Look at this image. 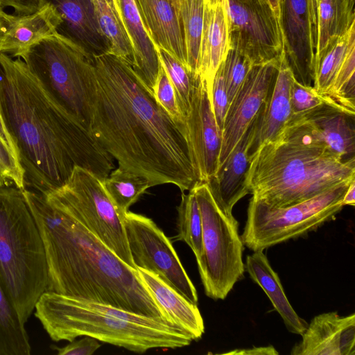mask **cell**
Wrapping results in <instances>:
<instances>
[{
	"label": "cell",
	"mask_w": 355,
	"mask_h": 355,
	"mask_svg": "<svg viewBox=\"0 0 355 355\" xmlns=\"http://www.w3.org/2000/svg\"><path fill=\"white\" fill-rule=\"evenodd\" d=\"M92 60V135L119 167L146 178L152 187L191 189L198 179L185 128L159 105L127 60L110 53Z\"/></svg>",
	"instance_id": "6da1fadb"
},
{
	"label": "cell",
	"mask_w": 355,
	"mask_h": 355,
	"mask_svg": "<svg viewBox=\"0 0 355 355\" xmlns=\"http://www.w3.org/2000/svg\"><path fill=\"white\" fill-rule=\"evenodd\" d=\"M0 116L23 171L25 189L50 193L68 181L76 166L102 180L114 169L112 157L49 98L25 62L2 53Z\"/></svg>",
	"instance_id": "7a4b0ae2"
},
{
	"label": "cell",
	"mask_w": 355,
	"mask_h": 355,
	"mask_svg": "<svg viewBox=\"0 0 355 355\" xmlns=\"http://www.w3.org/2000/svg\"><path fill=\"white\" fill-rule=\"evenodd\" d=\"M22 191L44 246L46 291L174 323L156 302L137 268L126 264L93 233L48 202L42 193L27 189Z\"/></svg>",
	"instance_id": "3957f363"
},
{
	"label": "cell",
	"mask_w": 355,
	"mask_h": 355,
	"mask_svg": "<svg viewBox=\"0 0 355 355\" xmlns=\"http://www.w3.org/2000/svg\"><path fill=\"white\" fill-rule=\"evenodd\" d=\"M355 180V158L344 159L289 120L250 157L246 185L252 198L285 207Z\"/></svg>",
	"instance_id": "277c9868"
},
{
	"label": "cell",
	"mask_w": 355,
	"mask_h": 355,
	"mask_svg": "<svg viewBox=\"0 0 355 355\" xmlns=\"http://www.w3.org/2000/svg\"><path fill=\"white\" fill-rule=\"evenodd\" d=\"M35 315L50 338L71 342L90 336L133 352L150 349H177L191 344V336L180 326L110 305L44 292Z\"/></svg>",
	"instance_id": "5b68a950"
},
{
	"label": "cell",
	"mask_w": 355,
	"mask_h": 355,
	"mask_svg": "<svg viewBox=\"0 0 355 355\" xmlns=\"http://www.w3.org/2000/svg\"><path fill=\"white\" fill-rule=\"evenodd\" d=\"M0 281L21 322L48 285L44 243L21 189L0 187Z\"/></svg>",
	"instance_id": "8992f818"
},
{
	"label": "cell",
	"mask_w": 355,
	"mask_h": 355,
	"mask_svg": "<svg viewBox=\"0 0 355 355\" xmlns=\"http://www.w3.org/2000/svg\"><path fill=\"white\" fill-rule=\"evenodd\" d=\"M18 58L49 98L89 131L95 80L92 56L54 35L37 42Z\"/></svg>",
	"instance_id": "52a82bcc"
},
{
	"label": "cell",
	"mask_w": 355,
	"mask_h": 355,
	"mask_svg": "<svg viewBox=\"0 0 355 355\" xmlns=\"http://www.w3.org/2000/svg\"><path fill=\"white\" fill-rule=\"evenodd\" d=\"M192 189L202 222V253L196 259L198 271L206 295L224 300L244 276V245L239 223L218 207L206 182H197Z\"/></svg>",
	"instance_id": "ba28073f"
},
{
	"label": "cell",
	"mask_w": 355,
	"mask_h": 355,
	"mask_svg": "<svg viewBox=\"0 0 355 355\" xmlns=\"http://www.w3.org/2000/svg\"><path fill=\"white\" fill-rule=\"evenodd\" d=\"M352 182L285 207H271L251 198L241 235L243 245L253 252L263 251L315 230L343 209V199Z\"/></svg>",
	"instance_id": "9c48e42d"
},
{
	"label": "cell",
	"mask_w": 355,
	"mask_h": 355,
	"mask_svg": "<svg viewBox=\"0 0 355 355\" xmlns=\"http://www.w3.org/2000/svg\"><path fill=\"white\" fill-rule=\"evenodd\" d=\"M43 196L51 204L85 226L126 264L137 268L123 223L104 189L102 180L95 174L76 166L62 187Z\"/></svg>",
	"instance_id": "30bf717a"
},
{
	"label": "cell",
	"mask_w": 355,
	"mask_h": 355,
	"mask_svg": "<svg viewBox=\"0 0 355 355\" xmlns=\"http://www.w3.org/2000/svg\"><path fill=\"white\" fill-rule=\"evenodd\" d=\"M121 221L135 266L155 273L187 300L197 304V291L164 232L152 219L130 211Z\"/></svg>",
	"instance_id": "8fae6325"
},
{
	"label": "cell",
	"mask_w": 355,
	"mask_h": 355,
	"mask_svg": "<svg viewBox=\"0 0 355 355\" xmlns=\"http://www.w3.org/2000/svg\"><path fill=\"white\" fill-rule=\"evenodd\" d=\"M231 44L252 66L280 59L283 44L279 19L264 0H228Z\"/></svg>",
	"instance_id": "7c38bea8"
},
{
	"label": "cell",
	"mask_w": 355,
	"mask_h": 355,
	"mask_svg": "<svg viewBox=\"0 0 355 355\" xmlns=\"http://www.w3.org/2000/svg\"><path fill=\"white\" fill-rule=\"evenodd\" d=\"M184 128L198 182H207L218 168L222 138L206 81L200 76L194 83Z\"/></svg>",
	"instance_id": "4fadbf2b"
},
{
	"label": "cell",
	"mask_w": 355,
	"mask_h": 355,
	"mask_svg": "<svg viewBox=\"0 0 355 355\" xmlns=\"http://www.w3.org/2000/svg\"><path fill=\"white\" fill-rule=\"evenodd\" d=\"M282 58L252 66L229 103L221 132L218 167L225 162L257 118L266 98Z\"/></svg>",
	"instance_id": "5bb4252c"
},
{
	"label": "cell",
	"mask_w": 355,
	"mask_h": 355,
	"mask_svg": "<svg viewBox=\"0 0 355 355\" xmlns=\"http://www.w3.org/2000/svg\"><path fill=\"white\" fill-rule=\"evenodd\" d=\"M312 86L355 115V25L314 60Z\"/></svg>",
	"instance_id": "9a60e30c"
},
{
	"label": "cell",
	"mask_w": 355,
	"mask_h": 355,
	"mask_svg": "<svg viewBox=\"0 0 355 355\" xmlns=\"http://www.w3.org/2000/svg\"><path fill=\"white\" fill-rule=\"evenodd\" d=\"M279 23L283 53L294 78L312 86L315 53L309 0H281Z\"/></svg>",
	"instance_id": "2e32d148"
},
{
	"label": "cell",
	"mask_w": 355,
	"mask_h": 355,
	"mask_svg": "<svg viewBox=\"0 0 355 355\" xmlns=\"http://www.w3.org/2000/svg\"><path fill=\"white\" fill-rule=\"evenodd\" d=\"M292 348V355H354L355 314L336 311L315 316Z\"/></svg>",
	"instance_id": "e0dca14e"
},
{
	"label": "cell",
	"mask_w": 355,
	"mask_h": 355,
	"mask_svg": "<svg viewBox=\"0 0 355 355\" xmlns=\"http://www.w3.org/2000/svg\"><path fill=\"white\" fill-rule=\"evenodd\" d=\"M257 118L243 135L215 175L206 182L218 207L227 216H233L234 206L250 193L246 175L250 150L254 142Z\"/></svg>",
	"instance_id": "ac0fdd59"
},
{
	"label": "cell",
	"mask_w": 355,
	"mask_h": 355,
	"mask_svg": "<svg viewBox=\"0 0 355 355\" xmlns=\"http://www.w3.org/2000/svg\"><path fill=\"white\" fill-rule=\"evenodd\" d=\"M51 5L61 21L56 35L69 40L92 57L110 51L95 15L92 0H43Z\"/></svg>",
	"instance_id": "d6986e66"
},
{
	"label": "cell",
	"mask_w": 355,
	"mask_h": 355,
	"mask_svg": "<svg viewBox=\"0 0 355 355\" xmlns=\"http://www.w3.org/2000/svg\"><path fill=\"white\" fill-rule=\"evenodd\" d=\"M60 21L58 13L49 3L31 14L4 12L0 21V53L18 58L37 42L56 35Z\"/></svg>",
	"instance_id": "ffe728a7"
},
{
	"label": "cell",
	"mask_w": 355,
	"mask_h": 355,
	"mask_svg": "<svg viewBox=\"0 0 355 355\" xmlns=\"http://www.w3.org/2000/svg\"><path fill=\"white\" fill-rule=\"evenodd\" d=\"M228 0H205L200 41L199 75L211 96L215 73L231 47Z\"/></svg>",
	"instance_id": "44dd1931"
},
{
	"label": "cell",
	"mask_w": 355,
	"mask_h": 355,
	"mask_svg": "<svg viewBox=\"0 0 355 355\" xmlns=\"http://www.w3.org/2000/svg\"><path fill=\"white\" fill-rule=\"evenodd\" d=\"M344 159L355 158V115L336 105H326L304 116L291 118Z\"/></svg>",
	"instance_id": "7402d4cb"
},
{
	"label": "cell",
	"mask_w": 355,
	"mask_h": 355,
	"mask_svg": "<svg viewBox=\"0 0 355 355\" xmlns=\"http://www.w3.org/2000/svg\"><path fill=\"white\" fill-rule=\"evenodd\" d=\"M155 46L187 67L184 33L175 0H134Z\"/></svg>",
	"instance_id": "603a6c76"
},
{
	"label": "cell",
	"mask_w": 355,
	"mask_h": 355,
	"mask_svg": "<svg viewBox=\"0 0 355 355\" xmlns=\"http://www.w3.org/2000/svg\"><path fill=\"white\" fill-rule=\"evenodd\" d=\"M293 78L283 53L266 98L257 116L250 154L260 145L275 137L291 119L290 88Z\"/></svg>",
	"instance_id": "cb8c5ba5"
},
{
	"label": "cell",
	"mask_w": 355,
	"mask_h": 355,
	"mask_svg": "<svg viewBox=\"0 0 355 355\" xmlns=\"http://www.w3.org/2000/svg\"><path fill=\"white\" fill-rule=\"evenodd\" d=\"M116 6L132 46V67L153 94L161 67L156 46L147 33L135 1L117 0Z\"/></svg>",
	"instance_id": "d4e9b609"
},
{
	"label": "cell",
	"mask_w": 355,
	"mask_h": 355,
	"mask_svg": "<svg viewBox=\"0 0 355 355\" xmlns=\"http://www.w3.org/2000/svg\"><path fill=\"white\" fill-rule=\"evenodd\" d=\"M314 60L355 25V0H309Z\"/></svg>",
	"instance_id": "484cf974"
},
{
	"label": "cell",
	"mask_w": 355,
	"mask_h": 355,
	"mask_svg": "<svg viewBox=\"0 0 355 355\" xmlns=\"http://www.w3.org/2000/svg\"><path fill=\"white\" fill-rule=\"evenodd\" d=\"M245 270L270 299L291 333L302 335L308 323L301 318L286 297L277 273L272 268L263 250H257L246 257Z\"/></svg>",
	"instance_id": "4316f807"
},
{
	"label": "cell",
	"mask_w": 355,
	"mask_h": 355,
	"mask_svg": "<svg viewBox=\"0 0 355 355\" xmlns=\"http://www.w3.org/2000/svg\"><path fill=\"white\" fill-rule=\"evenodd\" d=\"M137 268L152 295L171 320L188 332L193 340L200 339L205 325L197 304L187 300L155 273Z\"/></svg>",
	"instance_id": "83f0119b"
},
{
	"label": "cell",
	"mask_w": 355,
	"mask_h": 355,
	"mask_svg": "<svg viewBox=\"0 0 355 355\" xmlns=\"http://www.w3.org/2000/svg\"><path fill=\"white\" fill-rule=\"evenodd\" d=\"M0 281V355H29L28 333Z\"/></svg>",
	"instance_id": "f1b7e54d"
},
{
	"label": "cell",
	"mask_w": 355,
	"mask_h": 355,
	"mask_svg": "<svg viewBox=\"0 0 355 355\" xmlns=\"http://www.w3.org/2000/svg\"><path fill=\"white\" fill-rule=\"evenodd\" d=\"M102 182L121 220L129 207L152 187L146 178L121 167L112 170Z\"/></svg>",
	"instance_id": "f546056e"
},
{
	"label": "cell",
	"mask_w": 355,
	"mask_h": 355,
	"mask_svg": "<svg viewBox=\"0 0 355 355\" xmlns=\"http://www.w3.org/2000/svg\"><path fill=\"white\" fill-rule=\"evenodd\" d=\"M92 1L98 27L110 44L108 53L123 58L132 66V46L114 0Z\"/></svg>",
	"instance_id": "4dcf8cb0"
},
{
	"label": "cell",
	"mask_w": 355,
	"mask_h": 355,
	"mask_svg": "<svg viewBox=\"0 0 355 355\" xmlns=\"http://www.w3.org/2000/svg\"><path fill=\"white\" fill-rule=\"evenodd\" d=\"M205 0H175L184 33L187 67L199 75V58Z\"/></svg>",
	"instance_id": "1f68e13d"
},
{
	"label": "cell",
	"mask_w": 355,
	"mask_h": 355,
	"mask_svg": "<svg viewBox=\"0 0 355 355\" xmlns=\"http://www.w3.org/2000/svg\"><path fill=\"white\" fill-rule=\"evenodd\" d=\"M177 240L184 241L193 252L196 259L202 253V222L193 190L182 192L178 208Z\"/></svg>",
	"instance_id": "d6a6232c"
},
{
	"label": "cell",
	"mask_w": 355,
	"mask_h": 355,
	"mask_svg": "<svg viewBox=\"0 0 355 355\" xmlns=\"http://www.w3.org/2000/svg\"><path fill=\"white\" fill-rule=\"evenodd\" d=\"M156 49L161 64L174 89L180 110L184 119L190 107L193 88L198 76L192 73L184 64L165 50L157 46Z\"/></svg>",
	"instance_id": "836d02e7"
},
{
	"label": "cell",
	"mask_w": 355,
	"mask_h": 355,
	"mask_svg": "<svg viewBox=\"0 0 355 355\" xmlns=\"http://www.w3.org/2000/svg\"><path fill=\"white\" fill-rule=\"evenodd\" d=\"M290 104L291 118L304 116L326 105L341 107L333 100L317 92L313 86L303 85L295 78L293 79L290 88Z\"/></svg>",
	"instance_id": "e575fe53"
},
{
	"label": "cell",
	"mask_w": 355,
	"mask_h": 355,
	"mask_svg": "<svg viewBox=\"0 0 355 355\" xmlns=\"http://www.w3.org/2000/svg\"><path fill=\"white\" fill-rule=\"evenodd\" d=\"M220 67L223 71L230 103L244 81L252 64L245 55L236 46L231 44L227 57Z\"/></svg>",
	"instance_id": "d590c367"
},
{
	"label": "cell",
	"mask_w": 355,
	"mask_h": 355,
	"mask_svg": "<svg viewBox=\"0 0 355 355\" xmlns=\"http://www.w3.org/2000/svg\"><path fill=\"white\" fill-rule=\"evenodd\" d=\"M153 95L157 102L170 117L178 125L184 128V119L180 110L174 89L162 64L154 87Z\"/></svg>",
	"instance_id": "8d00e7d4"
},
{
	"label": "cell",
	"mask_w": 355,
	"mask_h": 355,
	"mask_svg": "<svg viewBox=\"0 0 355 355\" xmlns=\"http://www.w3.org/2000/svg\"><path fill=\"white\" fill-rule=\"evenodd\" d=\"M13 184L17 188L25 189L23 171L17 156L9 145L0 137V187Z\"/></svg>",
	"instance_id": "74e56055"
},
{
	"label": "cell",
	"mask_w": 355,
	"mask_h": 355,
	"mask_svg": "<svg viewBox=\"0 0 355 355\" xmlns=\"http://www.w3.org/2000/svg\"><path fill=\"white\" fill-rule=\"evenodd\" d=\"M211 100L216 123L222 132L224 120L229 106L228 97L221 67L219 66L214 78Z\"/></svg>",
	"instance_id": "f35d334b"
},
{
	"label": "cell",
	"mask_w": 355,
	"mask_h": 355,
	"mask_svg": "<svg viewBox=\"0 0 355 355\" xmlns=\"http://www.w3.org/2000/svg\"><path fill=\"white\" fill-rule=\"evenodd\" d=\"M101 344L94 338L85 336L79 340H73L62 347H53L58 355H92L98 348Z\"/></svg>",
	"instance_id": "ab89813d"
},
{
	"label": "cell",
	"mask_w": 355,
	"mask_h": 355,
	"mask_svg": "<svg viewBox=\"0 0 355 355\" xmlns=\"http://www.w3.org/2000/svg\"><path fill=\"white\" fill-rule=\"evenodd\" d=\"M2 7L8 6L14 8L19 15L33 13L43 6V0H0Z\"/></svg>",
	"instance_id": "60d3db41"
},
{
	"label": "cell",
	"mask_w": 355,
	"mask_h": 355,
	"mask_svg": "<svg viewBox=\"0 0 355 355\" xmlns=\"http://www.w3.org/2000/svg\"><path fill=\"white\" fill-rule=\"evenodd\" d=\"M278 352L272 345L264 347H253L250 349H236L224 354L230 355H277Z\"/></svg>",
	"instance_id": "b9f144b4"
},
{
	"label": "cell",
	"mask_w": 355,
	"mask_h": 355,
	"mask_svg": "<svg viewBox=\"0 0 355 355\" xmlns=\"http://www.w3.org/2000/svg\"><path fill=\"white\" fill-rule=\"evenodd\" d=\"M355 180L352 181L347 190L346 191L343 199V205H355Z\"/></svg>",
	"instance_id": "7bdbcfd3"
},
{
	"label": "cell",
	"mask_w": 355,
	"mask_h": 355,
	"mask_svg": "<svg viewBox=\"0 0 355 355\" xmlns=\"http://www.w3.org/2000/svg\"><path fill=\"white\" fill-rule=\"evenodd\" d=\"M270 6L275 15L279 19L280 15L281 0H264Z\"/></svg>",
	"instance_id": "ee69618b"
},
{
	"label": "cell",
	"mask_w": 355,
	"mask_h": 355,
	"mask_svg": "<svg viewBox=\"0 0 355 355\" xmlns=\"http://www.w3.org/2000/svg\"><path fill=\"white\" fill-rule=\"evenodd\" d=\"M0 137H2L6 141H7L9 144V145L11 146V148H12V150H14V152L15 153L11 139L6 131V129L4 126L3 121H2L1 116H0Z\"/></svg>",
	"instance_id": "f6af8a7d"
},
{
	"label": "cell",
	"mask_w": 355,
	"mask_h": 355,
	"mask_svg": "<svg viewBox=\"0 0 355 355\" xmlns=\"http://www.w3.org/2000/svg\"><path fill=\"white\" fill-rule=\"evenodd\" d=\"M4 12H5L3 10V7L0 4V21H1V19Z\"/></svg>",
	"instance_id": "bcb514c9"
},
{
	"label": "cell",
	"mask_w": 355,
	"mask_h": 355,
	"mask_svg": "<svg viewBox=\"0 0 355 355\" xmlns=\"http://www.w3.org/2000/svg\"><path fill=\"white\" fill-rule=\"evenodd\" d=\"M114 1L115 3L116 6H117V0H114Z\"/></svg>",
	"instance_id": "7dc6e473"
}]
</instances>
